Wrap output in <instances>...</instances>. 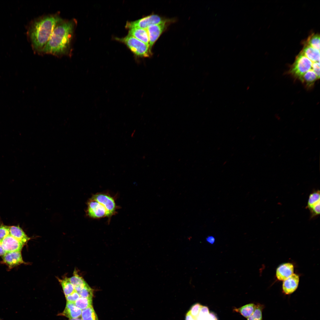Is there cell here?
I'll return each mask as SVG.
<instances>
[{"instance_id": "6da1fadb", "label": "cell", "mask_w": 320, "mask_h": 320, "mask_svg": "<svg viewBox=\"0 0 320 320\" xmlns=\"http://www.w3.org/2000/svg\"><path fill=\"white\" fill-rule=\"evenodd\" d=\"M77 25L75 19L62 18L55 27L41 55H50L58 57H71Z\"/></svg>"}, {"instance_id": "7a4b0ae2", "label": "cell", "mask_w": 320, "mask_h": 320, "mask_svg": "<svg viewBox=\"0 0 320 320\" xmlns=\"http://www.w3.org/2000/svg\"><path fill=\"white\" fill-rule=\"evenodd\" d=\"M62 18L57 13L42 15L29 23L27 36L34 52L41 55L55 27Z\"/></svg>"}, {"instance_id": "3957f363", "label": "cell", "mask_w": 320, "mask_h": 320, "mask_svg": "<svg viewBox=\"0 0 320 320\" xmlns=\"http://www.w3.org/2000/svg\"><path fill=\"white\" fill-rule=\"evenodd\" d=\"M119 40L125 44L135 55L140 57H147L151 55L149 46L133 36L128 35Z\"/></svg>"}, {"instance_id": "277c9868", "label": "cell", "mask_w": 320, "mask_h": 320, "mask_svg": "<svg viewBox=\"0 0 320 320\" xmlns=\"http://www.w3.org/2000/svg\"><path fill=\"white\" fill-rule=\"evenodd\" d=\"M313 63L301 52L297 57L289 73L295 78L300 80L306 72L313 70Z\"/></svg>"}, {"instance_id": "5b68a950", "label": "cell", "mask_w": 320, "mask_h": 320, "mask_svg": "<svg viewBox=\"0 0 320 320\" xmlns=\"http://www.w3.org/2000/svg\"><path fill=\"white\" fill-rule=\"evenodd\" d=\"M166 21L157 15H151L135 21L128 22L126 24V28H139L146 29L149 26L158 24Z\"/></svg>"}, {"instance_id": "8992f818", "label": "cell", "mask_w": 320, "mask_h": 320, "mask_svg": "<svg viewBox=\"0 0 320 320\" xmlns=\"http://www.w3.org/2000/svg\"><path fill=\"white\" fill-rule=\"evenodd\" d=\"M91 198L104 207L108 213L109 217L111 216L114 213L116 209V203L113 198L109 195L98 193L94 195Z\"/></svg>"}, {"instance_id": "52a82bcc", "label": "cell", "mask_w": 320, "mask_h": 320, "mask_svg": "<svg viewBox=\"0 0 320 320\" xmlns=\"http://www.w3.org/2000/svg\"><path fill=\"white\" fill-rule=\"evenodd\" d=\"M87 212L88 216L93 218L109 217L108 213L104 207L92 198L88 203Z\"/></svg>"}, {"instance_id": "ba28073f", "label": "cell", "mask_w": 320, "mask_h": 320, "mask_svg": "<svg viewBox=\"0 0 320 320\" xmlns=\"http://www.w3.org/2000/svg\"><path fill=\"white\" fill-rule=\"evenodd\" d=\"M320 191H314L309 195L306 208L310 211L311 218H312L320 214Z\"/></svg>"}, {"instance_id": "9c48e42d", "label": "cell", "mask_w": 320, "mask_h": 320, "mask_svg": "<svg viewBox=\"0 0 320 320\" xmlns=\"http://www.w3.org/2000/svg\"><path fill=\"white\" fill-rule=\"evenodd\" d=\"M2 263L7 265L9 269L22 264H26L23 260L21 251L6 252L2 256Z\"/></svg>"}, {"instance_id": "30bf717a", "label": "cell", "mask_w": 320, "mask_h": 320, "mask_svg": "<svg viewBox=\"0 0 320 320\" xmlns=\"http://www.w3.org/2000/svg\"><path fill=\"white\" fill-rule=\"evenodd\" d=\"M2 248L6 252L14 251H21L24 245L20 241L9 235L1 241Z\"/></svg>"}, {"instance_id": "8fae6325", "label": "cell", "mask_w": 320, "mask_h": 320, "mask_svg": "<svg viewBox=\"0 0 320 320\" xmlns=\"http://www.w3.org/2000/svg\"><path fill=\"white\" fill-rule=\"evenodd\" d=\"M185 320H218L215 315L210 313L208 308L202 306L199 312L192 313L188 312L186 315Z\"/></svg>"}, {"instance_id": "7c38bea8", "label": "cell", "mask_w": 320, "mask_h": 320, "mask_svg": "<svg viewBox=\"0 0 320 320\" xmlns=\"http://www.w3.org/2000/svg\"><path fill=\"white\" fill-rule=\"evenodd\" d=\"M166 24V21L158 24L151 25L146 29L149 37V45L151 49L154 44L165 28Z\"/></svg>"}, {"instance_id": "4fadbf2b", "label": "cell", "mask_w": 320, "mask_h": 320, "mask_svg": "<svg viewBox=\"0 0 320 320\" xmlns=\"http://www.w3.org/2000/svg\"><path fill=\"white\" fill-rule=\"evenodd\" d=\"M299 280V276L295 273H293L284 280L282 284L284 293L286 295H289L294 292L298 287Z\"/></svg>"}, {"instance_id": "5bb4252c", "label": "cell", "mask_w": 320, "mask_h": 320, "mask_svg": "<svg viewBox=\"0 0 320 320\" xmlns=\"http://www.w3.org/2000/svg\"><path fill=\"white\" fill-rule=\"evenodd\" d=\"M294 267L290 263H286L279 266L276 270V276L279 280L284 281L294 273Z\"/></svg>"}, {"instance_id": "9a60e30c", "label": "cell", "mask_w": 320, "mask_h": 320, "mask_svg": "<svg viewBox=\"0 0 320 320\" xmlns=\"http://www.w3.org/2000/svg\"><path fill=\"white\" fill-rule=\"evenodd\" d=\"M81 312L82 310L77 307L74 303L67 302L65 308L61 315L69 319L76 318L81 316Z\"/></svg>"}, {"instance_id": "2e32d148", "label": "cell", "mask_w": 320, "mask_h": 320, "mask_svg": "<svg viewBox=\"0 0 320 320\" xmlns=\"http://www.w3.org/2000/svg\"><path fill=\"white\" fill-rule=\"evenodd\" d=\"M9 235L20 241L24 245L30 239L19 226H9Z\"/></svg>"}, {"instance_id": "e0dca14e", "label": "cell", "mask_w": 320, "mask_h": 320, "mask_svg": "<svg viewBox=\"0 0 320 320\" xmlns=\"http://www.w3.org/2000/svg\"><path fill=\"white\" fill-rule=\"evenodd\" d=\"M128 35L149 45V37L146 29L139 28H130L129 29Z\"/></svg>"}, {"instance_id": "ac0fdd59", "label": "cell", "mask_w": 320, "mask_h": 320, "mask_svg": "<svg viewBox=\"0 0 320 320\" xmlns=\"http://www.w3.org/2000/svg\"><path fill=\"white\" fill-rule=\"evenodd\" d=\"M302 53L312 62H319V50L308 45L304 47Z\"/></svg>"}, {"instance_id": "d6986e66", "label": "cell", "mask_w": 320, "mask_h": 320, "mask_svg": "<svg viewBox=\"0 0 320 320\" xmlns=\"http://www.w3.org/2000/svg\"><path fill=\"white\" fill-rule=\"evenodd\" d=\"M319 78L313 70H311L306 72L300 80L308 88L312 87Z\"/></svg>"}, {"instance_id": "ffe728a7", "label": "cell", "mask_w": 320, "mask_h": 320, "mask_svg": "<svg viewBox=\"0 0 320 320\" xmlns=\"http://www.w3.org/2000/svg\"><path fill=\"white\" fill-rule=\"evenodd\" d=\"M69 280L73 285L74 290L78 292L81 291L87 284L83 279L74 271L73 275L69 278Z\"/></svg>"}, {"instance_id": "44dd1931", "label": "cell", "mask_w": 320, "mask_h": 320, "mask_svg": "<svg viewBox=\"0 0 320 320\" xmlns=\"http://www.w3.org/2000/svg\"><path fill=\"white\" fill-rule=\"evenodd\" d=\"M256 305L253 303L246 304L241 307L234 308L233 311L240 313L244 317L247 318L253 313Z\"/></svg>"}, {"instance_id": "7402d4cb", "label": "cell", "mask_w": 320, "mask_h": 320, "mask_svg": "<svg viewBox=\"0 0 320 320\" xmlns=\"http://www.w3.org/2000/svg\"><path fill=\"white\" fill-rule=\"evenodd\" d=\"M58 280L62 286L65 297L71 294L75 291L69 278L65 277L63 279H59Z\"/></svg>"}, {"instance_id": "603a6c76", "label": "cell", "mask_w": 320, "mask_h": 320, "mask_svg": "<svg viewBox=\"0 0 320 320\" xmlns=\"http://www.w3.org/2000/svg\"><path fill=\"white\" fill-rule=\"evenodd\" d=\"M81 316L82 320H98L92 306L82 310Z\"/></svg>"}, {"instance_id": "cb8c5ba5", "label": "cell", "mask_w": 320, "mask_h": 320, "mask_svg": "<svg viewBox=\"0 0 320 320\" xmlns=\"http://www.w3.org/2000/svg\"><path fill=\"white\" fill-rule=\"evenodd\" d=\"M92 299L80 297L74 303L77 307L82 310L92 306Z\"/></svg>"}, {"instance_id": "d4e9b609", "label": "cell", "mask_w": 320, "mask_h": 320, "mask_svg": "<svg viewBox=\"0 0 320 320\" xmlns=\"http://www.w3.org/2000/svg\"><path fill=\"white\" fill-rule=\"evenodd\" d=\"M264 306L259 303L256 305L255 311L248 318L247 320H262V311Z\"/></svg>"}, {"instance_id": "484cf974", "label": "cell", "mask_w": 320, "mask_h": 320, "mask_svg": "<svg viewBox=\"0 0 320 320\" xmlns=\"http://www.w3.org/2000/svg\"><path fill=\"white\" fill-rule=\"evenodd\" d=\"M307 41L308 45L319 50L320 37L319 35H313L308 38Z\"/></svg>"}, {"instance_id": "4316f807", "label": "cell", "mask_w": 320, "mask_h": 320, "mask_svg": "<svg viewBox=\"0 0 320 320\" xmlns=\"http://www.w3.org/2000/svg\"><path fill=\"white\" fill-rule=\"evenodd\" d=\"M77 292L79 295L80 297L92 298L93 296L92 289L87 284L81 291Z\"/></svg>"}, {"instance_id": "83f0119b", "label": "cell", "mask_w": 320, "mask_h": 320, "mask_svg": "<svg viewBox=\"0 0 320 320\" xmlns=\"http://www.w3.org/2000/svg\"><path fill=\"white\" fill-rule=\"evenodd\" d=\"M9 227L4 225H0V241L9 234Z\"/></svg>"}, {"instance_id": "f1b7e54d", "label": "cell", "mask_w": 320, "mask_h": 320, "mask_svg": "<svg viewBox=\"0 0 320 320\" xmlns=\"http://www.w3.org/2000/svg\"><path fill=\"white\" fill-rule=\"evenodd\" d=\"M80 297L78 293L75 290L71 294L65 296L67 302L73 303Z\"/></svg>"}, {"instance_id": "f546056e", "label": "cell", "mask_w": 320, "mask_h": 320, "mask_svg": "<svg viewBox=\"0 0 320 320\" xmlns=\"http://www.w3.org/2000/svg\"><path fill=\"white\" fill-rule=\"evenodd\" d=\"M206 240L207 242L211 244H213L215 241V238L212 236H208L206 238Z\"/></svg>"}, {"instance_id": "4dcf8cb0", "label": "cell", "mask_w": 320, "mask_h": 320, "mask_svg": "<svg viewBox=\"0 0 320 320\" xmlns=\"http://www.w3.org/2000/svg\"><path fill=\"white\" fill-rule=\"evenodd\" d=\"M6 252L2 248L1 241H0V256H2L4 255Z\"/></svg>"}, {"instance_id": "1f68e13d", "label": "cell", "mask_w": 320, "mask_h": 320, "mask_svg": "<svg viewBox=\"0 0 320 320\" xmlns=\"http://www.w3.org/2000/svg\"><path fill=\"white\" fill-rule=\"evenodd\" d=\"M68 320H82V319H79L78 318H73L69 319Z\"/></svg>"}]
</instances>
